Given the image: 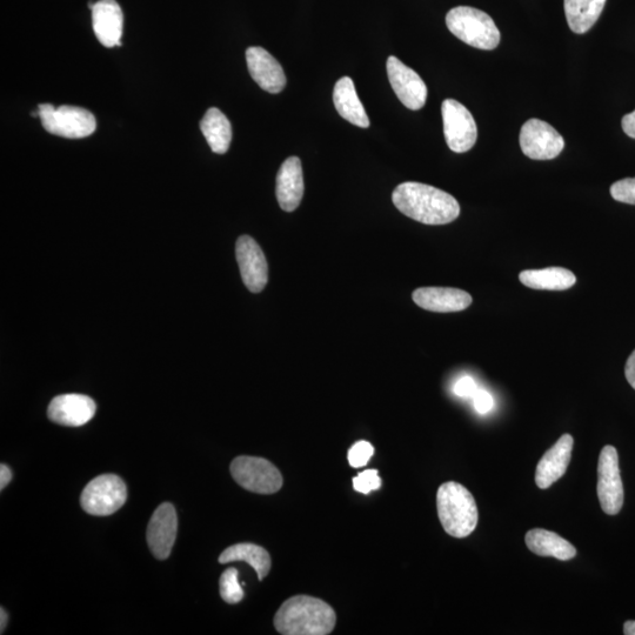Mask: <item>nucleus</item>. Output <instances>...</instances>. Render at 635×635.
Segmentation results:
<instances>
[{
	"mask_svg": "<svg viewBox=\"0 0 635 635\" xmlns=\"http://www.w3.org/2000/svg\"><path fill=\"white\" fill-rule=\"evenodd\" d=\"M392 200L403 215L425 225L450 224L460 215L456 198L426 184H400L394 190Z\"/></svg>",
	"mask_w": 635,
	"mask_h": 635,
	"instance_id": "nucleus-1",
	"label": "nucleus"
},
{
	"mask_svg": "<svg viewBox=\"0 0 635 635\" xmlns=\"http://www.w3.org/2000/svg\"><path fill=\"white\" fill-rule=\"evenodd\" d=\"M336 624L333 607L310 596L287 599L274 617V627L283 635H327Z\"/></svg>",
	"mask_w": 635,
	"mask_h": 635,
	"instance_id": "nucleus-2",
	"label": "nucleus"
},
{
	"mask_svg": "<svg viewBox=\"0 0 635 635\" xmlns=\"http://www.w3.org/2000/svg\"><path fill=\"white\" fill-rule=\"evenodd\" d=\"M438 516L449 536L466 538L476 530L479 514L476 500L463 485L449 481L437 493Z\"/></svg>",
	"mask_w": 635,
	"mask_h": 635,
	"instance_id": "nucleus-3",
	"label": "nucleus"
},
{
	"mask_svg": "<svg viewBox=\"0 0 635 635\" xmlns=\"http://www.w3.org/2000/svg\"><path fill=\"white\" fill-rule=\"evenodd\" d=\"M447 28L461 42L479 50L491 51L498 48L500 31L494 20L484 11L458 6L446 16Z\"/></svg>",
	"mask_w": 635,
	"mask_h": 635,
	"instance_id": "nucleus-4",
	"label": "nucleus"
},
{
	"mask_svg": "<svg viewBox=\"0 0 635 635\" xmlns=\"http://www.w3.org/2000/svg\"><path fill=\"white\" fill-rule=\"evenodd\" d=\"M40 122L51 135L80 139L92 135L97 129L95 116L78 106L62 105L55 108L52 104H39Z\"/></svg>",
	"mask_w": 635,
	"mask_h": 635,
	"instance_id": "nucleus-5",
	"label": "nucleus"
},
{
	"mask_svg": "<svg viewBox=\"0 0 635 635\" xmlns=\"http://www.w3.org/2000/svg\"><path fill=\"white\" fill-rule=\"evenodd\" d=\"M231 474L246 491L273 494L282 490V473L271 461L258 457H238L232 461Z\"/></svg>",
	"mask_w": 635,
	"mask_h": 635,
	"instance_id": "nucleus-6",
	"label": "nucleus"
},
{
	"mask_svg": "<svg viewBox=\"0 0 635 635\" xmlns=\"http://www.w3.org/2000/svg\"><path fill=\"white\" fill-rule=\"evenodd\" d=\"M127 489L116 474H103L85 487L80 504L91 516L106 517L116 513L126 503Z\"/></svg>",
	"mask_w": 635,
	"mask_h": 635,
	"instance_id": "nucleus-7",
	"label": "nucleus"
},
{
	"mask_svg": "<svg viewBox=\"0 0 635 635\" xmlns=\"http://www.w3.org/2000/svg\"><path fill=\"white\" fill-rule=\"evenodd\" d=\"M444 135L451 151L465 153L477 143L478 129L472 113L454 99L444 100L441 105Z\"/></svg>",
	"mask_w": 635,
	"mask_h": 635,
	"instance_id": "nucleus-8",
	"label": "nucleus"
},
{
	"mask_svg": "<svg viewBox=\"0 0 635 635\" xmlns=\"http://www.w3.org/2000/svg\"><path fill=\"white\" fill-rule=\"evenodd\" d=\"M598 497L608 516H616L624 505V487L620 477L616 447L605 446L598 465Z\"/></svg>",
	"mask_w": 635,
	"mask_h": 635,
	"instance_id": "nucleus-9",
	"label": "nucleus"
},
{
	"mask_svg": "<svg viewBox=\"0 0 635 635\" xmlns=\"http://www.w3.org/2000/svg\"><path fill=\"white\" fill-rule=\"evenodd\" d=\"M520 147L528 158L551 160L563 152L565 140L552 125L533 118L521 127Z\"/></svg>",
	"mask_w": 635,
	"mask_h": 635,
	"instance_id": "nucleus-10",
	"label": "nucleus"
},
{
	"mask_svg": "<svg viewBox=\"0 0 635 635\" xmlns=\"http://www.w3.org/2000/svg\"><path fill=\"white\" fill-rule=\"evenodd\" d=\"M386 70L400 102L413 111L423 109L427 99V86L418 73L394 56L387 59Z\"/></svg>",
	"mask_w": 635,
	"mask_h": 635,
	"instance_id": "nucleus-11",
	"label": "nucleus"
},
{
	"mask_svg": "<svg viewBox=\"0 0 635 635\" xmlns=\"http://www.w3.org/2000/svg\"><path fill=\"white\" fill-rule=\"evenodd\" d=\"M236 256L247 289L252 293L262 292L269 280V265L256 240L250 236L240 237L236 244Z\"/></svg>",
	"mask_w": 635,
	"mask_h": 635,
	"instance_id": "nucleus-12",
	"label": "nucleus"
},
{
	"mask_svg": "<svg viewBox=\"0 0 635 635\" xmlns=\"http://www.w3.org/2000/svg\"><path fill=\"white\" fill-rule=\"evenodd\" d=\"M178 530V518L175 506L170 503L160 505L147 527V543L157 559L170 557L175 545Z\"/></svg>",
	"mask_w": 635,
	"mask_h": 635,
	"instance_id": "nucleus-13",
	"label": "nucleus"
},
{
	"mask_svg": "<svg viewBox=\"0 0 635 635\" xmlns=\"http://www.w3.org/2000/svg\"><path fill=\"white\" fill-rule=\"evenodd\" d=\"M97 406L83 394H63L53 399L49 405L48 416L53 423L78 427L88 424L95 417Z\"/></svg>",
	"mask_w": 635,
	"mask_h": 635,
	"instance_id": "nucleus-14",
	"label": "nucleus"
},
{
	"mask_svg": "<svg viewBox=\"0 0 635 635\" xmlns=\"http://www.w3.org/2000/svg\"><path fill=\"white\" fill-rule=\"evenodd\" d=\"M246 62L254 82L264 91L280 93L285 89L286 76L282 65L270 52L253 46L246 51Z\"/></svg>",
	"mask_w": 635,
	"mask_h": 635,
	"instance_id": "nucleus-15",
	"label": "nucleus"
},
{
	"mask_svg": "<svg viewBox=\"0 0 635 635\" xmlns=\"http://www.w3.org/2000/svg\"><path fill=\"white\" fill-rule=\"evenodd\" d=\"M124 16L116 0H99L92 8V26L99 43L105 48L122 46Z\"/></svg>",
	"mask_w": 635,
	"mask_h": 635,
	"instance_id": "nucleus-16",
	"label": "nucleus"
},
{
	"mask_svg": "<svg viewBox=\"0 0 635 635\" xmlns=\"http://www.w3.org/2000/svg\"><path fill=\"white\" fill-rule=\"evenodd\" d=\"M412 297L421 309L438 313L464 311L472 304L469 293L451 287H421Z\"/></svg>",
	"mask_w": 635,
	"mask_h": 635,
	"instance_id": "nucleus-17",
	"label": "nucleus"
},
{
	"mask_svg": "<svg viewBox=\"0 0 635 635\" xmlns=\"http://www.w3.org/2000/svg\"><path fill=\"white\" fill-rule=\"evenodd\" d=\"M573 445V437L570 434H564L557 444L544 454L536 472V483L539 489L546 490L564 477L572 458Z\"/></svg>",
	"mask_w": 635,
	"mask_h": 635,
	"instance_id": "nucleus-18",
	"label": "nucleus"
},
{
	"mask_svg": "<svg viewBox=\"0 0 635 635\" xmlns=\"http://www.w3.org/2000/svg\"><path fill=\"white\" fill-rule=\"evenodd\" d=\"M277 199L286 212L297 210L304 196L302 162L298 157L285 160L277 176Z\"/></svg>",
	"mask_w": 635,
	"mask_h": 635,
	"instance_id": "nucleus-19",
	"label": "nucleus"
},
{
	"mask_svg": "<svg viewBox=\"0 0 635 635\" xmlns=\"http://www.w3.org/2000/svg\"><path fill=\"white\" fill-rule=\"evenodd\" d=\"M333 103L340 116L347 122L367 129L370 119L357 95L356 86L350 77L339 79L333 91Z\"/></svg>",
	"mask_w": 635,
	"mask_h": 635,
	"instance_id": "nucleus-20",
	"label": "nucleus"
},
{
	"mask_svg": "<svg viewBox=\"0 0 635 635\" xmlns=\"http://www.w3.org/2000/svg\"><path fill=\"white\" fill-rule=\"evenodd\" d=\"M526 545L530 551L540 557H552L558 560H571L577 556V550L566 539L557 533L534 528L528 531L525 537Z\"/></svg>",
	"mask_w": 635,
	"mask_h": 635,
	"instance_id": "nucleus-21",
	"label": "nucleus"
},
{
	"mask_svg": "<svg viewBox=\"0 0 635 635\" xmlns=\"http://www.w3.org/2000/svg\"><path fill=\"white\" fill-rule=\"evenodd\" d=\"M519 280L534 290L565 291L576 285L577 277L564 267H547L543 270H525Z\"/></svg>",
	"mask_w": 635,
	"mask_h": 635,
	"instance_id": "nucleus-22",
	"label": "nucleus"
},
{
	"mask_svg": "<svg viewBox=\"0 0 635 635\" xmlns=\"http://www.w3.org/2000/svg\"><path fill=\"white\" fill-rule=\"evenodd\" d=\"M200 130L211 150L217 155H224L232 142V125L222 111L211 108L205 113Z\"/></svg>",
	"mask_w": 635,
	"mask_h": 635,
	"instance_id": "nucleus-23",
	"label": "nucleus"
},
{
	"mask_svg": "<svg viewBox=\"0 0 635 635\" xmlns=\"http://www.w3.org/2000/svg\"><path fill=\"white\" fill-rule=\"evenodd\" d=\"M606 0H564L565 15L570 29L584 35L598 22Z\"/></svg>",
	"mask_w": 635,
	"mask_h": 635,
	"instance_id": "nucleus-24",
	"label": "nucleus"
},
{
	"mask_svg": "<svg viewBox=\"0 0 635 635\" xmlns=\"http://www.w3.org/2000/svg\"><path fill=\"white\" fill-rule=\"evenodd\" d=\"M218 560L220 564L245 561L256 571L260 581L270 573L272 565L270 553L264 547L250 543L236 544L226 548Z\"/></svg>",
	"mask_w": 635,
	"mask_h": 635,
	"instance_id": "nucleus-25",
	"label": "nucleus"
},
{
	"mask_svg": "<svg viewBox=\"0 0 635 635\" xmlns=\"http://www.w3.org/2000/svg\"><path fill=\"white\" fill-rule=\"evenodd\" d=\"M220 597L227 604H238L244 598V591L239 584L236 568H227L219 580Z\"/></svg>",
	"mask_w": 635,
	"mask_h": 635,
	"instance_id": "nucleus-26",
	"label": "nucleus"
},
{
	"mask_svg": "<svg viewBox=\"0 0 635 635\" xmlns=\"http://www.w3.org/2000/svg\"><path fill=\"white\" fill-rule=\"evenodd\" d=\"M373 454L374 447L369 441L362 440L351 447L349 454H347V459H349V464L353 469H360V467L369 464Z\"/></svg>",
	"mask_w": 635,
	"mask_h": 635,
	"instance_id": "nucleus-27",
	"label": "nucleus"
},
{
	"mask_svg": "<svg viewBox=\"0 0 635 635\" xmlns=\"http://www.w3.org/2000/svg\"><path fill=\"white\" fill-rule=\"evenodd\" d=\"M611 196L617 202L635 205V178L619 180L611 186Z\"/></svg>",
	"mask_w": 635,
	"mask_h": 635,
	"instance_id": "nucleus-28",
	"label": "nucleus"
},
{
	"mask_svg": "<svg viewBox=\"0 0 635 635\" xmlns=\"http://www.w3.org/2000/svg\"><path fill=\"white\" fill-rule=\"evenodd\" d=\"M353 487L359 493L369 494L372 491L379 490L381 487V478L377 470H367L359 473L353 478Z\"/></svg>",
	"mask_w": 635,
	"mask_h": 635,
	"instance_id": "nucleus-29",
	"label": "nucleus"
},
{
	"mask_svg": "<svg viewBox=\"0 0 635 635\" xmlns=\"http://www.w3.org/2000/svg\"><path fill=\"white\" fill-rule=\"evenodd\" d=\"M453 391L458 397L469 398L473 397L478 389L476 381H474L471 377H463L457 381L456 385H454Z\"/></svg>",
	"mask_w": 635,
	"mask_h": 635,
	"instance_id": "nucleus-30",
	"label": "nucleus"
},
{
	"mask_svg": "<svg viewBox=\"0 0 635 635\" xmlns=\"http://www.w3.org/2000/svg\"><path fill=\"white\" fill-rule=\"evenodd\" d=\"M474 407L480 414L489 413L492 410L494 401L491 394L485 390H478L473 396Z\"/></svg>",
	"mask_w": 635,
	"mask_h": 635,
	"instance_id": "nucleus-31",
	"label": "nucleus"
},
{
	"mask_svg": "<svg viewBox=\"0 0 635 635\" xmlns=\"http://www.w3.org/2000/svg\"><path fill=\"white\" fill-rule=\"evenodd\" d=\"M625 376L633 389L635 390V350L631 354L630 358L627 359V363L625 366Z\"/></svg>",
	"mask_w": 635,
	"mask_h": 635,
	"instance_id": "nucleus-32",
	"label": "nucleus"
},
{
	"mask_svg": "<svg viewBox=\"0 0 635 635\" xmlns=\"http://www.w3.org/2000/svg\"><path fill=\"white\" fill-rule=\"evenodd\" d=\"M621 125H623V130L626 135L635 139V111L628 113V115L623 118Z\"/></svg>",
	"mask_w": 635,
	"mask_h": 635,
	"instance_id": "nucleus-33",
	"label": "nucleus"
},
{
	"mask_svg": "<svg viewBox=\"0 0 635 635\" xmlns=\"http://www.w3.org/2000/svg\"><path fill=\"white\" fill-rule=\"evenodd\" d=\"M12 479V472L9 466L5 464L0 465V490H4L9 485Z\"/></svg>",
	"mask_w": 635,
	"mask_h": 635,
	"instance_id": "nucleus-34",
	"label": "nucleus"
},
{
	"mask_svg": "<svg viewBox=\"0 0 635 635\" xmlns=\"http://www.w3.org/2000/svg\"><path fill=\"white\" fill-rule=\"evenodd\" d=\"M0 617H2V623H0V633H4L6 625H8V613L4 611V608L0 610Z\"/></svg>",
	"mask_w": 635,
	"mask_h": 635,
	"instance_id": "nucleus-35",
	"label": "nucleus"
},
{
	"mask_svg": "<svg viewBox=\"0 0 635 635\" xmlns=\"http://www.w3.org/2000/svg\"><path fill=\"white\" fill-rule=\"evenodd\" d=\"M624 633L626 635H635V621H627V623H625Z\"/></svg>",
	"mask_w": 635,
	"mask_h": 635,
	"instance_id": "nucleus-36",
	"label": "nucleus"
}]
</instances>
